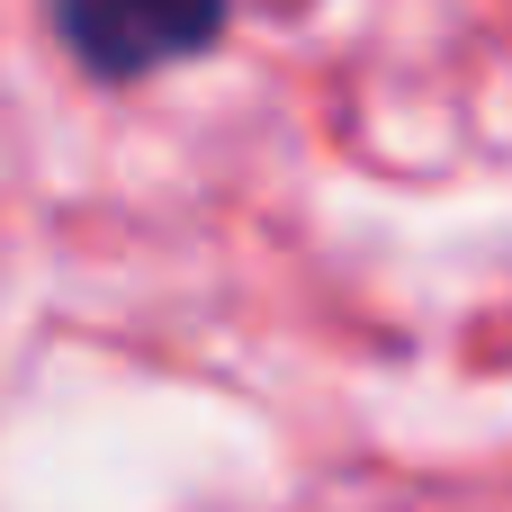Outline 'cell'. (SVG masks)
Listing matches in <instances>:
<instances>
[{"instance_id":"cell-1","label":"cell","mask_w":512,"mask_h":512,"mask_svg":"<svg viewBox=\"0 0 512 512\" xmlns=\"http://www.w3.org/2000/svg\"><path fill=\"white\" fill-rule=\"evenodd\" d=\"M45 9H54V45L108 90L216 54V36L234 27V0H45Z\"/></svg>"}]
</instances>
